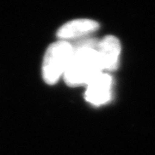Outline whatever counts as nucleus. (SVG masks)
<instances>
[{"mask_svg": "<svg viewBox=\"0 0 155 155\" xmlns=\"http://www.w3.org/2000/svg\"><path fill=\"white\" fill-rule=\"evenodd\" d=\"M73 48L66 41H58L50 45L42 61L41 74L45 83L54 84L67 70L71 61Z\"/></svg>", "mask_w": 155, "mask_h": 155, "instance_id": "nucleus-2", "label": "nucleus"}, {"mask_svg": "<svg viewBox=\"0 0 155 155\" xmlns=\"http://www.w3.org/2000/svg\"><path fill=\"white\" fill-rule=\"evenodd\" d=\"M100 28L97 21L88 18H78L66 22L57 31V37L61 41H69L85 37L95 33Z\"/></svg>", "mask_w": 155, "mask_h": 155, "instance_id": "nucleus-5", "label": "nucleus"}, {"mask_svg": "<svg viewBox=\"0 0 155 155\" xmlns=\"http://www.w3.org/2000/svg\"><path fill=\"white\" fill-rule=\"evenodd\" d=\"M97 54L103 72H114L119 67L122 45L115 35H106L98 41Z\"/></svg>", "mask_w": 155, "mask_h": 155, "instance_id": "nucleus-4", "label": "nucleus"}, {"mask_svg": "<svg viewBox=\"0 0 155 155\" xmlns=\"http://www.w3.org/2000/svg\"><path fill=\"white\" fill-rule=\"evenodd\" d=\"M113 80L110 74L102 72L96 75L86 84L85 100L95 106H102L109 103L112 97Z\"/></svg>", "mask_w": 155, "mask_h": 155, "instance_id": "nucleus-3", "label": "nucleus"}, {"mask_svg": "<svg viewBox=\"0 0 155 155\" xmlns=\"http://www.w3.org/2000/svg\"><path fill=\"white\" fill-rule=\"evenodd\" d=\"M97 40L88 39L72 45V58L63 75L68 86L86 85L96 75L103 72L97 51Z\"/></svg>", "mask_w": 155, "mask_h": 155, "instance_id": "nucleus-1", "label": "nucleus"}]
</instances>
